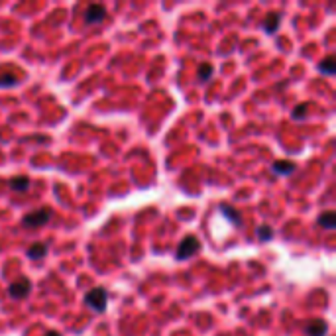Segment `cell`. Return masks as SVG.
<instances>
[{"mask_svg":"<svg viewBox=\"0 0 336 336\" xmlns=\"http://www.w3.org/2000/svg\"><path fill=\"white\" fill-rule=\"evenodd\" d=\"M212 71H214V69H212V65H209V63H203V65L199 67V73H197V75H199L200 83H205L207 79H211Z\"/></svg>","mask_w":336,"mask_h":336,"instance_id":"cell-15","label":"cell"},{"mask_svg":"<svg viewBox=\"0 0 336 336\" xmlns=\"http://www.w3.org/2000/svg\"><path fill=\"white\" fill-rule=\"evenodd\" d=\"M46 336H61V334H59V332H55V330H50V332H48Z\"/></svg>","mask_w":336,"mask_h":336,"instance_id":"cell-17","label":"cell"},{"mask_svg":"<svg viewBox=\"0 0 336 336\" xmlns=\"http://www.w3.org/2000/svg\"><path fill=\"white\" fill-rule=\"evenodd\" d=\"M30 177H14V179H10V189L12 191H28L30 189Z\"/></svg>","mask_w":336,"mask_h":336,"instance_id":"cell-13","label":"cell"},{"mask_svg":"<svg viewBox=\"0 0 336 336\" xmlns=\"http://www.w3.org/2000/svg\"><path fill=\"white\" fill-rule=\"evenodd\" d=\"M297 167H295V163L293 162H275L272 165V171L277 175H291L295 171Z\"/></svg>","mask_w":336,"mask_h":336,"instance_id":"cell-11","label":"cell"},{"mask_svg":"<svg viewBox=\"0 0 336 336\" xmlns=\"http://www.w3.org/2000/svg\"><path fill=\"white\" fill-rule=\"evenodd\" d=\"M326 330H328V324L324 323V321H311V323L305 326V332L309 336H324L326 334Z\"/></svg>","mask_w":336,"mask_h":336,"instance_id":"cell-9","label":"cell"},{"mask_svg":"<svg viewBox=\"0 0 336 336\" xmlns=\"http://www.w3.org/2000/svg\"><path fill=\"white\" fill-rule=\"evenodd\" d=\"M258 238H260V242H270L274 238V228L267 226V224L258 226Z\"/></svg>","mask_w":336,"mask_h":336,"instance_id":"cell-14","label":"cell"},{"mask_svg":"<svg viewBox=\"0 0 336 336\" xmlns=\"http://www.w3.org/2000/svg\"><path fill=\"white\" fill-rule=\"evenodd\" d=\"M51 218V209H39V211L28 212L24 218H22V224L26 228H37V226H43L48 224Z\"/></svg>","mask_w":336,"mask_h":336,"instance_id":"cell-3","label":"cell"},{"mask_svg":"<svg viewBox=\"0 0 336 336\" xmlns=\"http://www.w3.org/2000/svg\"><path fill=\"white\" fill-rule=\"evenodd\" d=\"M106 16V8L102 4H91L85 10V22L87 24H100Z\"/></svg>","mask_w":336,"mask_h":336,"instance_id":"cell-5","label":"cell"},{"mask_svg":"<svg viewBox=\"0 0 336 336\" xmlns=\"http://www.w3.org/2000/svg\"><path fill=\"white\" fill-rule=\"evenodd\" d=\"M279 26H281V14H270L267 18H265V22H263V30H265V34L267 36H274L275 32L279 30Z\"/></svg>","mask_w":336,"mask_h":336,"instance_id":"cell-8","label":"cell"},{"mask_svg":"<svg viewBox=\"0 0 336 336\" xmlns=\"http://www.w3.org/2000/svg\"><path fill=\"white\" fill-rule=\"evenodd\" d=\"M85 305L91 307L93 311L104 312L106 311V305H108V291L104 287H95L91 289L87 295H85Z\"/></svg>","mask_w":336,"mask_h":336,"instance_id":"cell-1","label":"cell"},{"mask_svg":"<svg viewBox=\"0 0 336 336\" xmlns=\"http://www.w3.org/2000/svg\"><path fill=\"white\" fill-rule=\"evenodd\" d=\"M200 250V242L197 240L195 236H187L181 240V244L177 246V252H175V258L177 260H189V258H193L197 252Z\"/></svg>","mask_w":336,"mask_h":336,"instance_id":"cell-2","label":"cell"},{"mask_svg":"<svg viewBox=\"0 0 336 336\" xmlns=\"http://www.w3.org/2000/svg\"><path fill=\"white\" fill-rule=\"evenodd\" d=\"M218 211H220V214L226 216V220L232 224V226H236V228L242 226V216H240V212H238L236 209H232V207H228V205H220Z\"/></svg>","mask_w":336,"mask_h":336,"instance_id":"cell-7","label":"cell"},{"mask_svg":"<svg viewBox=\"0 0 336 336\" xmlns=\"http://www.w3.org/2000/svg\"><path fill=\"white\" fill-rule=\"evenodd\" d=\"M319 224H321L323 228H326V230H334L336 228V212H332V211L323 212V214L319 216Z\"/></svg>","mask_w":336,"mask_h":336,"instance_id":"cell-12","label":"cell"},{"mask_svg":"<svg viewBox=\"0 0 336 336\" xmlns=\"http://www.w3.org/2000/svg\"><path fill=\"white\" fill-rule=\"evenodd\" d=\"M48 248H50L48 242H36V244H32V246L28 248L26 256H28L30 260H41V258L48 256Z\"/></svg>","mask_w":336,"mask_h":336,"instance_id":"cell-6","label":"cell"},{"mask_svg":"<svg viewBox=\"0 0 336 336\" xmlns=\"http://www.w3.org/2000/svg\"><path fill=\"white\" fill-rule=\"evenodd\" d=\"M319 73L326 75V77H332L336 73V57L334 55H328L324 57L323 61L319 63Z\"/></svg>","mask_w":336,"mask_h":336,"instance_id":"cell-10","label":"cell"},{"mask_svg":"<svg viewBox=\"0 0 336 336\" xmlns=\"http://www.w3.org/2000/svg\"><path fill=\"white\" fill-rule=\"evenodd\" d=\"M8 293H10V297L12 299H26L30 293H32V281H30L28 277H22V279H18V281L10 283Z\"/></svg>","mask_w":336,"mask_h":336,"instance_id":"cell-4","label":"cell"},{"mask_svg":"<svg viewBox=\"0 0 336 336\" xmlns=\"http://www.w3.org/2000/svg\"><path fill=\"white\" fill-rule=\"evenodd\" d=\"M307 114V104H297L293 110V120H303Z\"/></svg>","mask_w":336,"mask_h":336,"instance_id":"cell-16","label":"cell"}]
</instances>
